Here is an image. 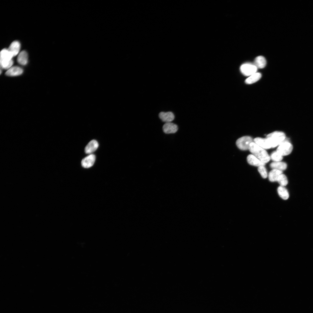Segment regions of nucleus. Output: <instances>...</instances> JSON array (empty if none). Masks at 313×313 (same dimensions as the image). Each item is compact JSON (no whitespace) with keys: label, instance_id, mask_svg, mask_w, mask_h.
<instances>
[{"label":"nucleus","instance_id":"17","mask_svg":"<svg viewBox=\"0 0 313 313\" xmlns=\"http://www.w3.org/2000/svg\"><path fill=\"white\" fill-rule=\"evenodd\" d=\"M270 166L273 169L282 171L286 169L287 165L286 163L283 162H274L270 163Z\"/></svg>","mask_w":313,"mask_h":313},{"label":"nucleus","instance_id":"5","mask_svg":"<svg viewBox=\"0 0 313 313\" xmlns=\"http://www.w3.org/2000/svg\"><path fill=\"white\" fill-rule=\"evenodd\" d=\"M257 68L254 64L245 63L241 65L240 70L242 73L246 76H250L256 72Z\"/></svg>","mask_w":313,"mask_h":313},{"label":"nucleus","instance_id":"3","mask_svg":"<svg viewBox=\"0 0 313 313\" xmlns=\"http://www.w3.org/2000/svg\"><path fill=\"white\" fill-rule=\"evenodd\" d=\"M13 57L8 49H3L0 52V63L3 68L7 69L11 67L13 64Z\"/></svg>","mask_w":313,"mask_h":313},{"label":"nucleus","instance_id":"7","mask_svg":"<svg viewBox=\"0 0 313 313\" xmlns=\"http://www.w3.org/2000/svg\"><path fill=\"white\" fill-rule=\"evenodd\" d=\"M178 129V126L171 122L165 123L162 127L163 131L166 134L174 133L177 132Z\"/></svg>","mask_w":313,"mask_h":313},{"label":"nucleus","instance_id":"2","mask_svg":"<svg viewBox=\"0 0 313 313\" xmlns=\"http://www.w3.org/2000/svg\"><path fill=\"white\" fill-rule=\"evenodd\" d=\"M266 138L270 143L272 148H274L279 145L285 138V133L281 132L275 131L267 136Z\"/></svg>","mask_w":313,"mask_h":313},{"label":"nucleus","instance_id":"13","mask_svg":"<svg viewBox=\"0 0 313 313\" xmlns=\"http://www.w3.org/2000/svg\"><path fill=\"white\" fill-rule=\"evenodd\" d=\"M20 48L19 43L17 41L13 42L10 45L8 50L13 57L15 56L19 53Z\"/></svg>","mask_w":313,"mask_h":313},{"label":"nucleus","instance_id":"11","mask_svg":"<svg viewBox=\"0 0 313 313\" xmlns=\"http://www.w3.org/2000/svg\"><path fill=\"white\" fill-rule=\"evenodd\" d=\"M99 144L95 140H92L89 142L85 148V153L90 154L94 152L98 148Z\"/></svg>","mask_w":313,"mask_h":313},{"label":"nucleus","instance_id":"8","mask_svg":"<svg viewBox=\"0 0 313 313\" xmlns=\"http://www.w3.org/2000/svg\"><path fill=\"white\" fill-rule=\"evenodd\" d=\"M95 160V155L93 154H90L82 160L81 161V165L84 168H89L93 165Z\"/></svg>","mask_w":313,"mask_h":313},{"label":"nucleus","instance_id":"23","mask_svg":"<svg viewBox=\"0 0 313 313\" xmlns=\"http://www.w3.org/2000/svg\"><path fill=\"white\" fill-rule=\"evenodd\" d=\"M258 171L263 178L265 179L267 177V171L264 166H261L259 167Z\"/></svg>","mask_w":313,"mask_h":313},{"label":"nucleus","instance_id":"14","mask_svg":"<svg viewBox=\"0 0 313 313\" xmlns=\"http://www.w3.org/2000/svg\"><path fill=\"white\" fill-rule=\"evenodd\" d=\"M22 69L17 66H13L10 68L6 72V74L8 76H14L19 75L23 72Z\"/></svg>","mask_w":313,"mask_h":313},{"label":"nucleus","instance_id":"15","mask_svg":"<svg viewBox=\"0 0 313 313\" xmlns=\"http://www.w3.org/2000/svg\"><path fill=\"white\" fill-rule=\"evenodd\" d=\"M266 64V59L263 56H258L254 59V64L257 68H263L265 67Z\"/></svg>","mask_w":313,"mask_h":313},{"label":"nucleus","instance_id":"4","mask_svg":"<svg viewBox=\"0 0 313 313\" xmlns=\"http://www.w3.org/2000/svg\"><path fill=\"white\" fill-rule=\"evenodd\" d=\"M252 138L250 136L243 137L238 139L236 142L237 147L242 150L249 149L250 144L253 142Z\"/></svg>","mask_w":313,"mask_h":313},{"label":"nucleus","instance_id":"18","mask_svg":"<svg viewBox=\"0 0 313 313\" xmlns=\"http://www.w3.org/2000/svg\"><path fill=\"white\" fill-rule=\"evenodd\" d=\"M28 60V56L26 52L25 51H23L21 52L19 54L17 58L18 63L22 65H25L27 63Z\"/></svg>","mask_w":313,"mask_h":313},{"label":"nucleus","instance_id":"1","mask_svg":"<svg viewBox=\"0 0 313 313\" xmlns=\"http://www.w3.org/2000/svg\"><path fill=\"white\" fill-rule=\"evenodd\" d=\"M249 149L253 155L263 163H265L270 161V157L266 151L255 143L250 144Z\"/></svg>","mask_w":313,"mask_h":313},{"label":"nucleus","instance_id":"10","mask_svg":"<svg viewBox=\"0 0 313 313\" xmlns=\"http://www.w3.org/2000/svg\"><path fill=\"white\" fill-rule=\"evenodd\" d=\"M254 141L255 143L264 149H269L272 148L267 138L256 137Z\"/></svg>","mask_w":313,"mask_h":313},{"label":"nucleus","instance_id":"6","mask_svg":"<svg viewBox=\"0 0 313 313\" xmlns=\"http://www.w3.org/2000/svg\"><path fill=\"white\" fill-rule=\"evenodd\" d=\"M293 149L292 144L289 142L283 143L279 145L276 151L282 156L290 154Z\"/></svg>","mask_w":313,"mask_h":313},{"label":"nucleus","instance_id":"9","mask_svg":"<svg viewBox=\"0 0 313 313\" xmlns=\"http://www.w3.org/2000/svg\"><path fill=\"white\" fill-rule=\"evenodd\" d=\"M159 117L163 122L165 123L171 122L175 118L173 113L170 111L166 112H161L159 114Z\"/></svg>","mask_w":313,"mask_h":313},{"label":"nucleus","instance_id":"12","mask_svg":"<svg viewBox=\"0 0 313 313\" xmlns=\"http://www.w3.org/2000/svg\"><path fill=\"white\" fill-rule=\"evenodd\" d=\"M247 161L250 165L254 166L259 167L264 166L265 163L261 161L253 154H250L247 157Z\"/></svg>","mask_w":313,"mask_h":313},{"label":"nucleus","instance_id":"19","mask_svg":"<svg viewBox=\"0 0 313 313\" xmlns=\"http://www.w3.org/2000/svg\"><path fill=\"white\" fill-rule=\"evenodd\" d=\"M261 77V73L256 72L250 76L245 80V82L247 84H252L259 80Z\"/></svg>","mask_w":313,"mask_h":313},{"label":"nucleus","instance_id":"16","mask_svg":"<svg viewBox=\"0 0 313 313\" xmlns=\"http://www.w3.org/2000/svg\"><path fill=\"white\" fill-rule=\"evenodd\" d=\"M282 174V171L273 169L269 173V179L270 181L272 182L277 181L278 177Z\"/></svg>","mask_w":313,"mask_h":313},{"label":"nucleus","instance_id":"20","mask_svg":"<svg viewBox=\"0 0 313 313\" xmlns=\"http://www.w3.org/2000/svg\"><path fill=\"white\" fill-rule=\"evenodd\" d=\"M279 196L283 199L287 200L289 196L288 192L287 189L284 187L281 186H279L277 190Z\"/></svg>","mask_w":313,"mask_h":313},{"label":"nucleus","instance_id":"21","mask_svg":"<svg viewBox=\"0 0 313 313\" xmlns=\"http://www.w3.org/2000/svg\"><path fill=\"white\" fill-rule=\"evenodd\" d=\"M277 181L280 184V186H283L286 185L288 183L287 177L285 174H283L279 175L277 179Z\"/></svg>","mask_w":313,"mask_h":313},{"label":"nucleus","instance_id":"22","mask_svg":"<svg viewBox=\"0 0 313 313\" xmlns=\"http://www.w3.org/2000/svg\"><path fill=\"white\" fill-rule=\"evenodd\" d=\"M270 158L275 162H278L280 161L282 159L283 156L276 151L271 154Z\"/></svg>","mask_w":313,"mask_h":313}]
</instances>
